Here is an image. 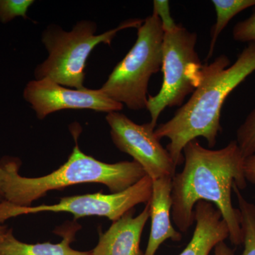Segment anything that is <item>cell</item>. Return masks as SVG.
<instances>
[{
    "instance_id": "obj_1",
    "label": "cell",
    "mask_w": 255,
    "mask_h": 255,
    "mask_svg": "<svg viewBox=\"0 0 255 255\" xmlns=\"http://www.w3.org/2000/svg\"><path fill=\"white\" fill-rule=\"evenodd\" d=\"M184 166L172 179V219L182 233L194 221V208L199 201L214 204L222 214L234 246L243 244L241 212L233 206L234 184L240 190L247 187L244 156L236 140L219 150L206 148L199 140L189 142L183 150Z\"/></svg>"
},
{
    "instance_id": "obj_2",
    "label": "cell",
    "mask_w": 255,
    "mask_h": 255,
    "mask_svg": "<svg viewBox=\"0 0 255 255\" xmlns=\"http://www.w3.org/2000/svg\"><path fill=\"white\" fill-rule=\"evenodd\" d=\"M255 71V43H248L233 65L226 55L202 65L200 81L189 100L170 120L155 129L159 140L169 139L166 149L177 167L184 162V147L197 137L205 138L210 148L215 147L222 132L221 116L225 101Z\"/></svg>"
},
{
    "instance_id": "obj_3",
    "label": "cell",
    "mask_w": 255,
    "mask_h": 255,
    "mask_svg": "<svg viewBox=\"0 0 255 255\" xmlns=\"http://www.w3.org/2000/svg\"><path fill=\"white\" fill-rule=\"evenodd\" d=\"M5 170L4 201L12 205L29 207L32 202L46 196L50 191L85 183H99L112 194L122 192L146 175L135 161L109 164L101 162L80 150L76 144L68 161L59 168L41 177H25L18 174L17 159L6 157L0 162Z\"/></svg>"
},
{
    "instance_id": "obj_4",
    "label": "cell",
    "mask_w": 255,
    "mask_h": 255,
    "mask_svg": "<svg viewBox=\"0 0 255 255\" xmlns=\"http://www.w3.org/2000/svg\"><path fill=\"white\" fill-rule=\"evenodd\" d=\"M144 20L128 19L117 28L96 35L97 26L90 21H81L70 31L57 26L49 27L43 33V44L48 57L35 70L36 80L49 78L64 86L82 90L85 67L92 50L100 43L110 45L118 32L129 28H138Z\"/></svg>"
},
{
    "instance_id": "obj_5",
    "label": "cell",
    "mask_w": 255,
    "mask_h": 255,
    "mask_svg": "<svg viewBox=\"0 0 255 255\" xmlns=\"http://www.w3.org/2000/svg\"><path fill=\"white\" fill-rule=\"evenodd\" d=\"M163 37L158 16H147L137 28L135 44L114 68L101 91L129 110L146 109L150 79L162 68Z\"/></svg>"
},
{
    "instance_id": "obj_6",
    "label": "cell",
    "mask_w": 255,
    "mask_h": 255,
    "mask_svg": "<svg viewBox=\"0 0 255 255\" xmlns=\"http://www.w3.org/2000/svg\"><path fill=\"white\" fill-rule=\"evenodd\" d=\"M197 38L195 32L180 24L164 33L162 87L157 95L149 96L146 107L153 127L166 108L182 107L187 95L199 85L202 64L196 50Z\"/></svg>"
},
{
    "instance_id": "obj_7",
    "label": "cell",
    "mask_w": 255,
    "mask_h": 255,
    "mask_svg": "<svg viewBox=\"0 0 255 255\" xmlns=\"http://www.w3.org/2000/svg\"><path fill=\"white\" fill-rule=\"evenodd\" d=\"M152 180L145 175L131 187L122 192L105 194L96 193L85 195L67 196L52 205L21 207L3 201L0 204V224L21 215L41 212H66L77 220L87 216H102L117 221L135 206L150 200Z\"/></svg>"
},
{
    "instance_id": "obj_8",
    "label": "cell",
    "mask_w": 255,
    "mask_h": 255,
    "mask_svg": "<svg viewBox=\"0 0 255 255\" xmlns=\"http://www.w3.org/2000/svg\"><path fill=\"white\" fill-rule=\"evenodd\" d=\"M111 128L114 145L122 152L131 156L141 166L152 180L174 177L177 165L155 136L150 123L137 124L119 112H111L106 117Z\"/></svg>"
},
{
    "instance_id": "obj_9",
    "label": "cell",
    "mask_w": 255,
    "mask_h": 255,
    "mask_svg": "<svg viewBox=\"0 0 255 255\" xmlns=\"http://www.w3.org/2000/svg\"><path fill=\"white\" fill-rule=\"evenodd\" d=\"M23 98L39 119L60 110H92L109 114L119 112L124 106L107 97L100 89L65 88L47 78L28 82L23 90Z\"/></svg>"
},
{
    "instance_id": "obj_10",
    "label": "cell",
    "mask_w": 255,
    "mask_h": 255,
    "mask_svg": "<svg viewBox=\"0 0 255 255\" xmlns=\"http://www.w3.org/2000/svg\"><path fill=\"white\" fill-rule=\"evenodd\" d=\"M150 201L136 217L134 209L114 221L105 233H100L93 255H144L140 244L146 223L150 219Z\"/></svg>"
},
{
    "instance_id": "obj_11",
    "label": "cell",
    "mask_w": 255,
    "mask_h": 255,
    "mask_svg": "<svg viewBox=\"0 0 255 255\" xmlns=\"http://www.w3.org/2000/svg\"><path fill=\"white\" fill-rule=\"evenodd\" d=\"M172 179L173 177H165L152 180L150 233L144 255H155L159 247L167 240L182 241V235L174 229L171 222Z\"/></svg>"
},
{
    "instance_id": "obj_12",
    "label": "cell",
    "mask_w": 255,
    "mask_h": 255,
    "mask_svg": "<svg viewBox=\"0 0 255 255\" xmlns=\"http://www.w3.org/2000/svg\"><path fill=\"white\" fill-rule=\"evenodd\" d=\"M195 229L189 244L179 255H209L219 243L229 238V229L219 209L205 201L194 208Z\"/></svg>"
},
{
    "instance_id": "obj_13",
    "label": "cell",
    "mask_w": 255,
    "mask_h": 255,
    "mask_svg": "<svg viewBox=\"0 0 255 255\" xmlns=\"http://www.w3.org/2000/svg\"><path fill=\"white\" fill-rule=\"evenodd\" d=\"M78 224L66 226V229L55 232L63 236L59 243H48L28 244L16 239L11 228L0 236V255H93L92 252L75 251L70 247L75 233L80 229Z\"/></svg>"
},
{
    "instance_id": "obj_14",
    "label": "cell",
    "mask_w": 255,
    "mask_h": 255,
    "mask_svg": "<svg viewBox=\"0 0 255 255\" xmlns=\"http://www.w3.org/2000/svg\"><path fill=\"white\" fill-rule=\"evenodd\" d=\"M212 4L216 11V21L211 30V40L207 60L214 54L218 38L230 21L241 11L255 6V0H213Z\"/></svg>"
},
{
    "instance_id": "obj_15",
    "label": "cell",
    "mask_w": 255,
    "mask_h": 255,
    "mask_svg": "<svg viewBox=\"0 0 255 255\" xmlns=\"http://www.w3.org/2000/svg\"><path fill=\"white\" fill-rule=\"evenodd\" d=\"M237 198L238 209L241 212L244 251L242 255H255V205L249 202L242 194L236 184L233 187Z\"/></svg>"
},
{
    "instance_id": "obj_16",
    "label": "cell",
    "mask_w": 255,
    "mask_h": 255,
    "mask_svg": "<svg viewBox=\"0 0 255 255\" xmlns=\"http://www.w3.org/2000/svg\"><path fill=\"white\" fill-rule=\"evenodd\" d=\"M236 140L245 158L255 154V109L238 128Z\"/></svg>"
},
{
    "instance_id": "obj_17",
    "label": "cell",
    "mask_w": 255,
    "mask_h": 255,
    "mask_svg": "<svg viewBox=\"0 0 255 255\" xmlns=\"http://www.w3.org/2000/svg\"><path fill=\"white\" fill-rule=\"evenodd\" d=\"M33 3V0H0V21L6 23L18 16L27 18L28 8Z\"/></svg>"
},
{
    "instance_id": "obj_18",
    "label": "cell",
    "mask_w": 255,
    "mask_h": 255,
    "mask_svg": "<svg viewBox=\"0 0 255 255\" xmlns=\"http://www.w3.org/2000/svg\"><path fill=\"white\" fill-rule=\"evenodd\" d=\"M233 38L242 43H255V11L249 18L236 23L233 29Z\"/></svg>"
},
{
    "instance_id": "obj_19",
    "label": "cell",
    "mask_w": 255,
    "mask_h": 255,
    "mask_svg": "<svg viewBox=\"0 0 255 255\" xmlns=\"http://www.w3.org/2000/svg\"><path fill=\"white\" fill-rule=\"evenodd\" d=\"M158 16L162 23L164 33L172 31L177 27L178 24L171 16L170 8L168 1L155 0L153 1V12Z\"/></svg>"
},
{
    "instance_id": "obj_20",
    "label": "cell",
    "mask_w": 255,
    "mask_h": 255,
    "mask_svg": "<svg viewBox=\"0 0 255 255\" xmlns=\"http://www.w3.org/2000/svg\"><path fill=\"white\" fill-rule=\"evenodd\" d=\"M244 172L247 182L255 185V154L245 158Z\"/></svg>"
},
{
    "instance_id": "obj_21",
    "label": "cell",
    "mask_w": 255,
    "mask_h": 255,
    "mask_svg": "<svg viewBox=\"0 0 255 255\" xmlns=\"http://www.w3.org/2000/svg\"><path fill=\"white\" fill-rule=\"evenodd\" d=\"M214 255H234V251L223 242L215 248Z\"/></svg>"
},
{
    "instance_id": "obj_22",
    "label": "cell",
    "mask_w": 255,
    "mask_h": 255,
    "mask_svg": "<svg viewBox=\"0 0 255 255\" xmlns=\"http://www.w3.org/2000/svg\"><path fill=\"white\" fill-rule=\"evenodd\" d=\"M5 174H6V173H5L4 169L3 168L2 166L0 164V204L2 203L3 201H4V190H3V188H4Z\"/></svg>"
},
{
    "instance_id": "obj_23",
    "label": "cell",
    "mask_w": 255,
    "mask_h": 255,
    "mask_svg": "<svg viewBox=\"0 0 255 255\" xmlns=\"http://www.w3.org/2000/svg\"><path fill=\"white\" fill-rule=\"evenodd\" d=\"M8 228L6 226H3V225L0 224V236L7 230Z\"/></svg>"
}]
</instances>
